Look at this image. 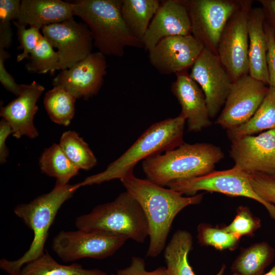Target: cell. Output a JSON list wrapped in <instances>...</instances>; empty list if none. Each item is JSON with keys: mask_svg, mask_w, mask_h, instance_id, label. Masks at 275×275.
Masks as SVG:
<instances>
[{"mask_svg": "<svg viewBox=\"0 0 275 275\" xmlns=\"http://www.w3.org/2000/svg\"><path fill=\"white\" fill-rule=\"evenodd\" d=\"M126 190L140 204L149 226V244L146 256L156 257L166 247L173 222L183 209L199 204L203 194L183 197L181 193L166 188L133 174L120 179Z\"/></svg>", "mask_w": 275, "mask_h": 275, "instance_id": "cell-1", "label": "cell"}, {"mask_svg": "<svg viewBox=\"0 0 275 275\" xmlns=\"http://www.w3.org/2000/svg\"><path fill=\"white\" fill-rule=\"evenodd\" d=\"M186 122L181 114L151 125L122 155L109 163L106 169L86 178L79 186L100 184L112 180L124 178L133 174L135 165L141 160L175 149L184 143Z\"/></svg>", "mask_w": 275, "mask_h": 275, "instance_id": "cell-2", "label": "cell"}, {"mask_svg": "<svg viewBox=\"0 0 275 275\" xmlns=\"http://www.w3.org/2000/svg\"><path fill=\"white\" fill-rule=\"evenodd\" d=\"M222 149L208 143H183L143 161L147 179L161 186L171 181L204 175L224 158Z\"/></svg>", "mask_w": 275, "mask_h": 275, "instance_id": "cell-3", "label": "cell"}, {"mask_svg": "<svg viewBox=\"0 0 275 275\" xmlns=\"http://www.w3.org/2000/svg\"><path fill=\"white\" fill-rule=\"evenodd\" d=\"M79 188L78 183L62 184L56 182L53 189L40 195L28 203L17 205L14 213L32 230L34 237L28 250L19 259L0 260L1 268L9 275H17L25 264L44 253L49 229L62 205Z\"/></svg>", "mask_w": 275, "mask_h": 275, "instance_id": "cell-4", "label": "cell"}, {"mask_svg": "<svg viewBox=\"0 0 275 275\" xmlns=\"http://www.w3.org/2000/svg\"><path fill=\"white\" fill-rule=\"evenodd\" d=\"M75 15L90 29L95 46L105 56L122 57L125 48H144L128 30L122 17V0H79L73 2Z\"/></svg>", "mask_w": 275, "mask_h": 275, "instance_id": "cell-5", "label": "cell"}, {"mask_svg": "<svg viewBox=\"0 0 275 275\" xmlns=\"http://www.w3.org/2000/svg\"><path fill=\"white\" fill-rule=\"evenodd\" d=\"M77 229L103 231L124 236L139 243L149 236L146 216L138 202L126 190L113 201L98 205L78 216Z\"/></svg>", "mask_w": 275, "mask_h": 275, "instance_id": "cell-6", "label": "cell"}, {"mask_svg": "<svg viewBox=\"0 0 275 275\" xmlns=\"http://www.w3.org/2000/svg\"><path fill=\"white\" fill-rule=\"evenodd\" d=\"M128 238L103 231H62L53 239L52 249L64 262L83 258L103 259L113 255Z\"/></svg>", "mask_w": 275, "mask_h": 275, "instance_id": "cell-7", "label": "cell"}, {"mask_svg": "<svg viewBox=\"0 0 275 275\" xmlns=\"http://www.w3.org/2000/svg\"><path fill=\"white\" fill-rule=\"evenodd\" d=\"M253 2L241 0L240 7L227 21L218 42L217 56L233 81L249 74L248 20Z\"/></svg>", "mask_w": 275, "mask_h": 275, "instance_id": "cell-8", "label": "cell"}, {"mask_svg": "<svg viewBox=\"0 0 275 275\" xmlns=\"http://www.w3.org/2000/svg\"><path fill=\"white\" fill-rule=\"evenodd\" d=\"M167 186L183 195L193 196L198 191L205 190L244 197L262 204L270 215L275 213V205L264 200L254 190L248 173L235 167L226 170H213L197 177L174 180Z\"/></svg>", "mask_w": 275, "mask_h": 275, "instance_id": "cell-9", "label": "cell"}, {"mask_svg": "<svg viewBox=\"0 0 275 275\" xmlns=\"http://www.w3.org/2000/svg\"><path fill=\"white\" fill-rule=\"evenodd\" d=\"M191 24V34L204 47L217 55L222 33L241 0H184Z\"/></svg>", "mask_w": 275, "mask_h": 275, "instance_id": "cell-10", "label": "cell"}, {"mask_svg": "<svg viewBox=\"0 0 275 275\" xmlns=\"http://www.w3.org/2000/svg\"><path fill=\"white\" fill-rule=\"evenodd\" d=\"M269 90V86L243 75L233 81L224 106L215 123L226 130L248 122L256 112Z\"/></svg>", "mask_w": 275, "mask_h": 275, "instance_id": "cell-11", "label": "cell"}, {"mask_svg": "<svg viewBox=\"0 0 275 275\" xmlns=\"http://www.w3.org/2000/svg\"><path fill=\"white\" fill-rule=\"evenodd\" d=\"M41 29L43 36L58 49L62 70L71 68L92 53L93 39L85 23L71 18Z\"/></svg>", "mask_w": 275, "mask_h": 275, "instance_id": "cell-12", "label": "cell"}, {"mask_svg": "<svg viewBox=\"0 0 275 275\" xmlns=\"http://www.w3.org/2000/svg\"><path fill=\"white\" fill-rule=\"evenodd\" d=\"M190 77L203 91L210 118L225 104L233 83L218 56L204 48L191 67Z\"/></svg>", "mask_w": 275, "mask_h": 275, "instance_id": "cell-13", "label": "cell"}, {"mask_svg": "<svg viewBox=\"0 0 275 275\" xmlns=\"http://www.w3.org/2000/svg\"><path fill=\"white\" fill-rule=\"evenodd\" d=\"M229 153L235 167L247 173L275 177V129L231 140Z\"/></svg>", "mask_w": 275, "mask_h": 275, "instance_id": "cell-14", "label": "cell"}, {"mask_svg": "<svg viewBox=\"0 0 275 275\" xmlns=\"http://www.w3.org/2000/svg\"><path fill=\"white\" fill-rule=\"evenodd\" d=\"M204 48L191 34L168 37L148 51L149 60L160 74H176L191 67Z\"/></svg>", "mask_w": 275, "mask_h": 275, "instance_id": "cell-15", "label": "cell"}, {"mask_svg": "<svg viewBox=\"0 0 275 275\" xmlns=\"http://www.w3.org/2000/svg\"><path fill=\"white\" fill-rule=\"evenodd\" d=\"M105 56L91 53L71 68L63 70L53 78V86L60 87L76 98L88 99L100 90L106 73Z\"/></svg>", "mask_w": 275, "mask_h": 275, "instance_id": "cell-16", "label": "cell"}, {"mask_svg": "<svg viewBox=\"0 0 275 275\" xmlns=\"http://www.w3.org/2000/svg\"><path fill=\"white\" fill-rule=\"evenodd\" d=\"M191 34L189 16L184 0L162 1L142 39L149 51L161 39Z\"/></svg>", "mask_w": 275, "mask_h": 275, "instance_id": "cell-17", "label": "cell"}, {"mask_svg": "<svg viewBox=\"0 0 275 275\" xmlns=\"http://www.w3.org/2000/svg\"><path fill=\"white\" fill-rule=\"evenodd\" d=\"M44 87L35 81L22 84L20 93L5 106L2 107L0 116L10 124L12 135L18 139L22 136L37 138L39 133L34 124L38 107L37 102Z\"/></svg>", "mask_w": 275, "mask_h": 275, "instance_id": "cell-18", "label": "cell"}, {"mask_svg": "<svg viewBox=\"0 0 275 275\" xmlns=\"http://www.w3.org/2000/svg\"><path fill=\"white\" fill-rule=\"evenodd\" d=\"M171 91L181 107L180 113L187 121L189 131L198 132L211 125L204 94L187 70L176 74Z\"/></svg>", "mask_w": 275, "mask_h": 275, "instance_id": "cell-19", "label": "cell"}, {"mask_svg": "<svg viewBox=\"0 0 275 275\" xmlns=\"http://www.w3.org/2000/svg\"><path fill=\"white\" fill-rule=\"evenodd\" d=\"M74 15V3L61 0H22L16 22L40 29L73 18Z\"/></svg>", "mask_w": 275, "mask_h": 275, "instance_id": "cell-20", "label": "cell"}, {"mask_svg": "<svg viewBox=\"0 0 275 275\" xmlns=\"http://www.w3.org/2000/svg\"><path fill=\"white\" fill-rule=\"evenodd\" d=\"M265 16L262 7L252 8L248 20L249 75L268 85L266 56L268 46L264 24Z\"/></svg>", "mask_w": 275, "mask_h": 275, "instance_id": "cell-21", "label": "cell"}, {"mask_svg": "<svg viewBox=\"0 0 275 275\" xmlns=\"http://www.w3.org/2000/svg\"><path fill=\"white\" fill-rule=\"evenodd\" d=\"M193 244V236L187 231L178 230L174 233L163 253L169 275H196L188 260ZM225 269L223 264L216 275H223Z\"/></svg>", "mask_w": 275, "mask_h": 275, "instance_id": "cell-22", "label": "cell"}, {"mask_svg": "<svg viewBox=\"0 0 275 275\" xmlns=\"http://www.w3.org/2000/svg\"><path fill=\"white\" fill-rule=\"evenodd\" d=\"M160 4L158 0H122L123 20L134 37L142 41Z\"/></svg>", "mask_w": 275, "mask_h": 275, "instance_id": "cell-23", "label": "cell"}, {"mask_svg": "<svg viewBox=\"0 0 275 275\" xmlns=\"http://www.w3.org/2000/svg\"><path fill=\"white\" fill-rule=\"evenodd\" d=\"M274 256V249L267 242L255 243L241 249L231 265V270L240 275H262Z\"/></svg>", "mask_w": 275, "mask_h": 275, "instance_id": "cell-24", "label": "cell"}, {"mask_svg": "<svg viewBox=\"0 0 275 275\" xmlns=\"http://www.w3.org/2000/svg\"><path fill=\"white\" fill-rule=\"evenodd\" d=\"M272 129H275V89L269 87L266 96L253 116L240 126L227 130V133L232 140Z\"/></svg>", "mask_w": 275, "mask_h": 275, "instance_id": "cell-25", "label": "cell"}, {"mask_svg": "<svg viewBox=\"0 0 275 275\" xmlns=\"http://www.w3.org/2000/svg\"><path fill=\"white\" fill-rule=\"evenodd\" d=\"M17 275H107L99 269H86L80 264L63 265L47 252L25 264Z\"/></svg>", "mask_w": 275, "mask_h": 275, "instance_id": "cell-26", "label": "cell"}, {"mask_svg": "<svg viewBox=\"0 0 275 275\" xmlns=\"http://www.w3.org/2000/svg\"><path fill=\"white\" fill-rule=\"evenodd\" d=\"M42 173L56 178V182L67 184L77 175L79 169L67 157L60 145L53 144L45 149L39 159Z\"/></svg>", "mask_w": 275, "mask_h": 275, "instance_id": "cell-27", "label": "cell"}, {"mask_svg": "<svg viewBox=\"0 0 275 275\" xmlns=\"http://www.w3.org/2000/svg\"><path fill=\"white\" fill-rule=\"evenodd\" d=\"M76 98L64 89L54 87L47 92L44 98L45 108L51 121L68 126L75 114Z\"/></svg>", "mask_w": 275, "mask_h": 275, "instance_id": "cell-28", "label": "cell"}, {"mask_svg": "<svg viewBox=\"0 0 275 275\" xmlns=\"http://www.w3.org/2000/svg\"><path fill=\"white\" fill-rule=\"evenodd\" d=\"M59 145L79 170H89L96 165L97 160L94 153L77 132L72 130L64 132Z\"/></svg>", "mask_w": 275, "mask_h": 275, "instance_id": "cell-29", "label": "cell"}, {"mask_svg": "<svg viewBox=\"0 0 275 275\" xmlns=\"http://www.w3.org/2000/svg\"><path fill=\"white\" fill-rule=\"evenodd\" d=\"M28 58L25 67L30 72L53 73L57 70H61L58 53L44 36Z\"/></svg>", "mask_w": 275, "mask_h": 275, "instance_id": "cell-30", "label": "cell"}, {"mask_svg": "<svg viewBox=\"0 0 275 275\" xmlns=\"http://www.w3.org/2000/svg\"><path fill=\"white\" fill-rule=\"evenodd\" d=\"M197 238L201 245L211 246L218 250H234L238 246L240 237L221 228L207 223H201L197 228Z\"/></svg>", "mask_w": 275, "mask_h": 275, "instance_id": "cell-31", "label": "cell"}, {"mask_svg": "<svg viewBox=\"0 0 275 275\" xmlns=\"http://www.w3.org/2000/svg\"><path fill=\"white\" fill-rule=\"evenodd\" d=\"M261 226L260 219L254 215L248 207L240 206L232 222L222 228L241 238L243 236H253Z\"/></svg>", "mask_w": 275, "mask_h": 275, "instance_id": "cell-32", "label": "cell"}, {"mask_svg": "<svg viewBox=\"0 0 275 275\" xmlns=\"http://www.w3.org/2000/svg\"><path fill=\"white\" fill-rule=\"evenodd\" d=\"M14 24L17 28L20 43L18 48L23 50V52L17 56V62H19L29 58L43 36L40 33L38 28L30 27L26 29L25 26L20 25L16 21H14Z\"/></svg>", "mask_w": 275, "mask_h": 275, "instance_id": "cell-33", "label": "cell"}, {"mask_svg": "<svg viewBox=\"0 0 275 275\" xmlns=\"http://www.w3.org/2000/svg\"><path fill=\"white\" fill-rule=\"evenodd\" d=\"M255 193L265 201L275 205V177L258 173H248Z\"/></svg>", "mask_w": 275, "mask_h": 275, "instance_id": "cell-34", "label": "cell"}, {"mask_svg": "<svg viewBox=\"0 0 275 275\" xmlns=\"http://www.w3.org/2000/svg\"><path fill=\"white\" fill-rule=\"evenodd\" d=\"M117 275H169L167 268L159 266L152 271L145 268L144 260L139 257L132 256L129 266L117 271Z\"/></svg>", "mask_w": 275, "mask_h": 275, "instance_id": "cell-35", "label": "cell"}, {"mask_svg": "<svg viewBox=\"0 0 275 275\" xmlns=\"http://www.w3.org/2000/svg\"><path fill=\"white\" fill-rule=\"evenodd\" d=\"M268 42L266 60L268 73V86L275 89V29L267 23L264 24Z\"/></svg>", "mask_w": 275, "mask_h": 275, "instance_id": "cell-36", "label": "cell"}, {"mask_svg": "<svg viewBox=\"0 0 275 275\" xmlns=\"http://www.w3.org/2000/svg\"><path fill=\"white\" fill-rule=\"evenodd\" d=\"M10 57L9 52L5 49H0V81L8 91L17 96L20 93L22 84H17L5 67L4 61Z\"/></svg>", "mask_w": 275, "mask_h": 275, "instance_id": "cell-37", "label": "cell"}, {"mask_svg": "<svg viewBox=\"0 0 275 275\" xmlns=\"http://www.w3.org/2000/svg\"><path fill=\"white\" fill-rule=\"evenodd\" d=\"M21 1L19 0L0 1V21L10 22L19 15Z\"/></svg>", "mask_w": 275, "mask_h": 275, "instance_id": "cell-38", "label": "cell"}, {"mask_svg": "<svg viewBox=\"0 0 275 275\" xmlns=\"http://www.w3.org/2000/svg\"><path fill=\"white\" fill-rule=\"evenodd\" d=\"M12 134V128L9 123L4 119L0 121V163L4 164L7 161L9 150L6 145L8 136Z\"/></svg>", "mask_w": 275, "mask_h": 275, "instance_id": "cell-39", "label": "cell"}, {"mask_svg": "<svg viewBox=\"0 0 275 275\" xmlns=\"http://www.w3.org/2000/svg\"><path fill=\"white\" fill-rule=\"evenodd\" d=\"M12 36L10 22L0 21V48L5 49L10 46Z\"/></svg>", "mask_w": 275, "mask_h": 275, "instance_id": "cell-40", "label": "cell"}, {"mask_svg": "<svg viewBox=\"0 0 275 275\" xmlns=\"http://www.w3.org/2000/svg\"><path fill=\"white\" fill-rule=\"evenodd\" d=\"M265 16L266 22L275 29V0H259Z\"/></svg>", "mask_w": 275, "mask_h": 275, "instance_id": "cell-41", "label": "cell"}, {"mask_svg": "<svg viewBox=\"0 0 275 275\" xmlns=\"http://www.w3.org/2000/svg\"><path fill=\"white\" fill-rule=\"evenodd\" d=\"M264 275H275V266H274L268 272Z\"/></svg>", "mask_w": 275, "mask_h": 275, "instance_id": "cell-42", "label": "cell"}, {"mask_svg": "<svg viewBox=\"0 0 275 275\" xmlns=\"http://www.w3.org/2000/svg\"><path fill=\"white\" fill-rule=\"evenodd\" d=\"M230 275H240V274H238L237 273H232V274H230Z\"/></svg>", "mask_w": 275, "mask_h": 275, "instance_id": "cell-43", "label": "cell"}, {"mask_svg": "<svg viewBox=\"0 0 275 275\" xmlns=\"http://www.w3.org/2000/svg\"><path fill=\"white\" fill-rule=\"evenodd\" d=\"M111 275H117V274H112Z\"/></svg>", "mask_w": 275, "mask_h": 275, "instance_id": "cell-44", "label": "cell"}]
</instances>
